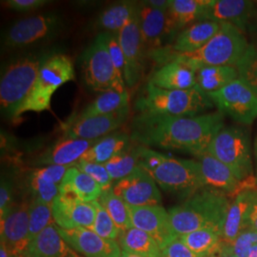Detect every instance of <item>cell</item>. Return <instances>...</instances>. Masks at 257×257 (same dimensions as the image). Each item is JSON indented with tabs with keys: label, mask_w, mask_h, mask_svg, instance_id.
Returning a JSON list of instances; mask_svg holds the SVG:
<instances>
[{
	"label": "cell",
	"mask_w": 257,
	"mask_h": 257,
	"mask_svg": "<svg viewBox=\"0 0 257 257\" xmlns=\"http://www.w3.org/2000/svg\"><path fill=\"white\" fill-rule=\"evenodd\" d=\"M249 134L241 127H223L212 138L207 152L228 166L241 182H257Z\"/></svg>",
	"instance_id": "cell-6"
},
{
	"label": "cell",
	"mask_w": 257,
	"mask_h": 257,
	"mask_svg": "<svg viewBox=\"0 0 257 257\" xmlns=\"http://www.w3.org/2000/svg\"><path fill=\"white\" fill-rule=\"evenodd\" d=\"M29 207L30 204L14 205L9 213L1 220V243L15 255H24L30 245L29 239Z\"/></svg>",
	"instance_id": "cell-19"
},
{
	"label": "cell",
	"mask_w": 257,
	"mask_h": 257,
	"mask_svg": "<svg viewBox=\"0 0 257 257\" xmlns=\"http://www.w3.org/2000/svg\"><path fill=\"white\" fill-rule=\"evenodd\" d=\"M168 11L154 9L144 2L139 4L138 19L145 48L156 51L167 36L176 31Z\"/></svg>",
	"instance_id": "cell-20"
},
{
	"label": "cell",
	"mask_w": 257,
	"mask_h": 257,
	"mask_svg": "<svg viewBox=\"0 0 257 257\" xmlns=\"http://www.w3.org/2000/svg\"><path fill=\"white\" fill-rule=\"evenodd\" d=\"M197 87L207 94L217 92L230 83L238 79L235 66H209L195 72Z\"/></svg>",
	"instance_id": "cell-29"
},
{
	"label": "cell",
	"mask_w": 257,
	"mask_h": 257,
	"mask_svg": "<svg viewBox=\"0 0 257 257\" xmlns=\"http://www.w3.org/2000/svg\"><path fill=\"white\" fill-rule=\"evenodd\" d=\"M248 257H257V245H253V247L250 249V252L248 254Z\"/></svg>",
	"instance_id": "cell-53"
},
{
	"label": "cell",
	"mask_w": 257,
	"mask_h": 257,
	"mask_svg": "<svg viewBox=\"0 0 257 257\" xmlns=\"http://www.w3.org/2000/svg\"><path fill=\"white\" fill-rule=\"evenodd\" d=\"M130 107L110 114L88 118H74L64 126V138L96 140L121 127L127 120Z\"/></svg>",
	"instance_id": "cell-17"
},
{
	"label": "cell",
	"mask_w": 257,
	"mask_h": 257,
	"mask_svg": "<svg viewBox=\"0 0 257 257\" xmlns=\"http://www.w3.org/2000/svg\"><path fill=\"white\" fill-rule=\"evenodd\" d=\"M157 186L154 178L138 166L132 174L116 181L112 190L128 206H156L162 200Z\"/></svg>",
	"instance_id": "cell-11"
},
{
	"label": "cell",
	"mask_w": 257,
	"mask_h": 257,
	"mask_svg": "<svg viewBox=\"0 0 257 257\" xmlns=\"http://www.w3.org/2000/svg\"><path fill=\"white\" fill-rule=\"evenodd\" d=\"M74 166L78 168L80 171H82L83 173H85L86 175H89L101 187L103 191L111 188L112 179L110 178L106 167L103 164L88 162L80 159Z\"/></svg>",
	"instance_id": "cell-41"
},
{
	"label": "cell",
	"mask_w": 257,
	"mask_h": 257,
	"mask_svg": "<svg viewBox=\"0 0 257 257\" xmlns=\"http://www.w3.org/2000/svg\"><path fill=\"white\" fill-rule=\"evenodd\" d=\"M98 202L110 214L111 219L115 223L121 233L133 228L128 205L114 193L112 187L102 192L100 197L98 198Z\"/></svg>",
	"instance_id": "cell-35"
},
{
	"label": "cell",
	"mask_w": 257,
	"mask_h": 257,
	"mask_svg": "<svg viewBox=\"0 0 257 257\" xmlns=\"http://www.w3.org/2000/svg\"><path fill=\"white\" fill-rule=\"evenodd\" d=\"M118 40L125 57L124 79L128 87L139 81L144 67L145 45L140 31L138 14L118 32Z\"/></svg>",
	"instance_id": "cell-14"
},
{
	"label": "cell",
	"mask_w": 257,
	"mask_h": 257,
	"mask_svg": "<svg viewBox=\"0 0 257 257\" xmlns=\"http://www.w3.org/2000/svg\"><path fill=\"white\" fill-rule=\"evenodd\" d=\"M256 245H257V242H256Z\"/></svg>",
	"instance_id": "cell-56"
},
{
	"label": "cell",
	"mask_w": 257,
	"mask_h": 257,
	"mask_svg": "<svg viewBox=\"0 0 257 257\" xmlns=\"http://www.w3.org/2000/svg\"><path fill=\"white\" fill-rule=\"evenodd\" d=\"M208 95L220 112L239 124L250 125L257 118V93L240 78Z\"/></svg>",
	"instance_id": "cell-10"
},
{
	"label": "cell",
	"mask_w": 257,
	"mask_h": 257,
	"mask_svg": "<svg viewBox=\"0 0 257 257\" xmlns=\"http://www.w3.org/2000/svg\"><path fill=\"white\" fill-rule=\"evenodd\" d=\"M92 205L95 208L96 214L93 225L90 230L94 231L96 234L103 238L116 240L119 239L121 231L115 225V223L111 219L110 214L102 207L98 200L93 201Z\"/></svg>",
	"instance_id": "cell-39"
},
{
	"label": "cell",
	"mask_w": 257,
	"mask_h": 257,
	"mask_svg": "<svg viewBox=\"0 0 257 257\" xmlns=\"http://www.w3.org/2000/svg\"><path fill=\"white\" fill-rule=\"evenodd\" d=\"M30 189L33 193V199H38L48 204H53L55 197L59 194V185L49 183L31 175Z\"/></svg>",
	"instance_id": "cell-42"
},
{
	"label": "cell",
	"mask_w": 257,
	"mask_h": 257,
	"mask_svg": "<svg viewBox=\"0 0 257 257\" xmlns=\"http://www.w3.org/2000/svg\"><path fill=\"white\" fill-rule=\"evenodd\" d=\"M247 229H250L257 232V190L248 211Z\"/></svg>",
	"instance_id": "cell-48"
},
{
	"label": "cell",
	"mask_w": 257,
	"mask_h": 257,
	"mask_svg": "<svg viewBox=\"0 0 257 257\" xmlns=\"http://www.w3.org/2000/svg\"><path fill=\"white\" fill-rule=\"evenodd\" d=\"M248 40L243 31L230 23H221L220 30L211 40L197 51L188 54H171L168 62L177 60L194 72L209 66H235L248 49Z\"/></svg>",
	"instance_id": "cell-4"
},
{
	"label": "cell",
	"mask_w": 257,
	"mask_h": 257,
	"mask_svg": "<svg viewBox=\"0 0 257 257\" xmlns=\"http://www.w3.org/2000/svg\"><path fill=\"white\" fill-rule=\"evenodd\" d=\"M253 155H254V161H255V178L257 180V136L254 140V143H253Z\"/></svg>",
	"instance_id": "cell-51"
},
{
	"label": "cell",
	"mask_w": 257,
	"mask_h": 257,
	"mask_svg": "<svg viewBox=\"0 0 257 257\" xmlns=\"http://www.w3.org/2000/svg\"><path fill=\"white\" fill-rule=\"evenodd\" d=\"M220 28L221 23L219 22L211 20L197 21L177 35L175 43L171 48V52L164 53L159 50H156L153 51L154 57L156 59L158 57L171 54L193 53L206 45L217 34Z\"/></svg>",
	"instance_id": "cell-21"
},
{
	"label": "cell",
	"mask_w": 257,
	"mask_h": 257,
	"mask_svg": "<svg viewBox=\"0 0 257 257\" xmlns=\"http://www.w3.org/2000/svg\"><path fill=\"white\" fill-rule=\"evenodd\" d=\"M107 47H108V52H109L110 59L114 65L116 71L121 75L124 76L125 57H124L122 48L120 46L118 37L112 36V35H107Z\"/></svg>",
	"instance_id": "cell-44"
},
{
	"label": "cell",
	"mask_w": 257,
	"mask_h": 257,
	"mask_svg": "<svg viewBox=\"0 0 257 257\" xmlns=\"http://www.w3.org/2000/svg\"><path fill=\"white\" fill-rule=\"evenodd\" d=\"M59 233L69 247L83 257H120L122 249L116 240L103 238L86 228L66 230Z\"/></svg>",
	"instance_id": "cell-18"
},
{
	"label": "cell",
	"mask_w": 257,
	"mask_h": 257,
	"mask_svg": "<svg viewBox=\"0 0 257 257\" xmlns=\"http://www.w3.org/2000/svg\"><path fill=\"white\" fill-rule=\"evenodd\" d=\"M138 166L168 193L188 198L205 188L196 160L175 158L139 146Z\"/></svg>",
	"instance_id": "cell-3"
},
{
	"label": "cell",
	"mask_w": 257,
	"mask_h": 257,
	"mask_svg": "<svg viewBox=\"0 0 257 257\" xmlns=\"http://www.w3.org/2000/svg\"><path fill=\"white\" fill-rule=\"evenodd\" d=\"M96 140L62 138L54 146L37 156L35 164L37 166L74 167Z\"/></svg>",
	"instance_id": "cell-23"
},
{
	"label": "cell",
	"mask_w": 257,
	"mask_h": 257,
	"mask_svg": "<svg viewBox=\"0 0 257 257\" xmlns=\"http://www.w3.org/2000/svg\"><path fill=\"white\" fill-rule=\"evenodd\" d=\"M53 218L62 230L91 229L96 211L92 203L84 202L74 196L58 194L52 204Z\"/></svg>",
	"instance_id": "cell-16"
},
{
	"label": "cell",
	"mask_w": 257,
	"mask_h": 257,
	"mask_svg": "<svg viewBox=\"0 0 257 257\" xmlns=\"http://www.w3.org/2000/svg\"><path fill=\"white\" fill-rule=\"evenodd\" d=\"M212 0H171L168 11L175 29H181L194 21L202 20Z\"/></svg>",
	"instance_id": "cell-31"
},
{
	"label": "cell",
	"mask_w": 257,
	"mask_h": 257,
	"mask_svg": "<svg viewBox=\"0 0 257 257\" xmlns=\"http://www.w3.org/2000/svg\"><path fill=\"white\" fill-rule=\"evenodd\" d=\"M228 195L204 188L170 209L169 214L177 236L195 230L211 229L223 236V227L230 207ZM223 238V237H222Z\"/></svg>",
	"instance_id": "cell-2"
},
{
	"label": "cell",
	"mask_w": 257,
	"mask_h": 257,
	"mask_svg": "<svg viewBox=\"0 0 257 257\" xmlns=\"http://www.w3.org/2000/svg\"><path fill=\"white\" fill-rule=\"evenodd\" d=\"M235 68L239 78L244 80L257 93V46L249 44Z\"/></svg>",
	"instance_id": "cell-38"
},
{
	"label": "cell",
	"mask_w": 257,
	"mask_h": 257,
	"mask_svg": "<svg viewBox=\"0 0 257 257\" xmlns=\"http://www.w3.org/2000/svg\"><path fill=\"white\" fill-rule=\"evenodd\" d=\"M219 110L196 116H168L139 113L133 121L132 138L143 146L172 149L194 156L207 152L214 136L223 128Z\"/></svg>",
	"instance_id": "cell-1"
},
{
	"label": "cell",
	"mask_w": 257,
	"mask_h": 257,
	"mask_svg": "<svg viewBox=\"0 0 257 257\" xmlns=\"http://www.w3.org/2000/svg\"><path fill=\"white\" fill-rule=\"evenodd\" d=\"M130 107V95L128 91L125 92H101L93 101L74 118H88L110 114Z\"/></svg>",
	"instance_id": "cell-32"
},
{
	"label": "cell",
	"mask_w": 257,
	"mask_h": 257,
	"mask_svg": "<svg viewBox=\"0 0 257 257\" xmlns=\"http://www.w3.org/2000/svg\"><path fill=\"white\" fill-rule=\"evenodd\" d=\"M14 257H23L22 255H15Z\"/></svg>",
	"instance_id": "cell-55"
},
{
	"label": "cell",
	"mask_w": 257,
	"mask_h": 257,
	"mask_svg": "<svg viewBox=\"0 0 257 257\" xmlns=\"http://www.w3.org/2000/svg\"><path fill=\"white\" fill-rule=\"evenodd\" d=\"M143 2L154 9L165 12L170 9L171 6V0H148Z\"/></svg>",
	"instance_id": "cell-49"
},
{
	"label": "cell",
	"mask_w": 257,
	"mask_h": 257,
	"mask_svg": "<svg viewBox=\"0 0 257 257\" xmlns=\"http://www.w3.org/2000/svg\"><path fill=\"white\" fill-rule=\"evenodd\" d=\"M71 167L67 166H46L33 171L32 175L38 179L46 181L49 183L60 185L62 182L68 169Z\"/></svg>",
	"instance_id": "cell-43"
},
{
	"label": "cell",
	"mask_w": 257,
	"mask_h": 257,
	"mask_svg": "<svg viewBox=\"0 0 257 257\" xmlns=\"http://www.w3.org/2000/svg\"><path fill=\"white\" fill-rule=\"evenodd\" d=\"M49 3L47 0H8L4 4L10 9L19 12H28L32 10L38 9Z\"/></svg>",
	"instance_id": "cell-47"
},
{
	"label": "cell",
	"mask_w": 257,
	"mask_h": 257,
	"mask_svg": "<svg viewBox=\"0 0 257 257\" xmlns=\"http://www.w3.org/2000/svg\"><path fill=\"white\" fill-rule=\"evenodd\" d=\"M213 103L197 86L189 90H165L148 83L136 107L140 113L168 116H196L212 108Z\"/></svg>",
	"instance_id": "cell-5"
},
{
	"label": "cell",
	"mask_w": 257,
	"mask_h": 257,
	"mask_svg": "<svg viewBox=\"0 0 257 257\" xmlns=\"http://www.w3.org/2000/svg\"><path fill=\"white\" fill-rule=\"evenodd\" d=\"M254 3L247 0H212L202 20L230 23L245 31L252 18Z\"/></svg>",
	"instance_id": "cell-22"
},
{
	"label": "cell",
	"mask_w": 257,
	"mask_h": 257,
	"mask_svg": "<svg viewBox=\"0 0 257 257\" xmlns=\"http://www.w3.org/2000/svg\"><path fill=\"white\" fill-rule=\"evenodd\" d=\"M179 237L194 253L204 257L216 256L223 243L220 234L211 229L195 230Z\"/></svg>",
	"instance_id": "cell-33"
},
{
	"label": "cell",
	"mask_w": 257,
	"mask_h": 257,
	"mask_svg": "<svg viewBox=\"0 0 257 257\" xmlns=\"http://www.w3.org/2000/svg\"><path fill=\"white\" fill-rule=\"evenodd\" d=\"M103 190L98 184L75 166L68 169L59 185L60 194L74 196L84 202L98 200Z\"/></svg>",
	"instance_id": "cell-27"
},
{
	"label": "cell",
	"mask_w": 257,
	"mask_h": 257,
	"mask_svg": "<svg viewBox=\"0 0 257 257\" xmlns=\"http://www.w3.org/2000/svg\"><path fill=\"white\" fill-rule=\"evenodd\" d=\"M257 242V232L250 229L242 230L231 242L223 240L220 250L227 251L238 257H248L250 249Z\"/></svg>",
	"instance_id": "cell-40"
},
{
	"label": "cell",
	"mask_w": 257,
	"mask_h": 257,
	"mask_svg": "<svg viewBox=\"0 0 257 257\" xmlns=\"http://www.w3.org/2000/svg\"><path fill=\"white\" fill-rule=\"evenodd\" d=\"M75 77L72 59L65 55H52L41 66L35 86L20 107L16 118L27 111L41 112L51 110V101L55 91Z\"/></svg>",
	"instance_id": "cell-8"
},
{
	"label": "cell",
	"mask_w": 257,
	"mask_h": 257,
	"mask_svg": "<svg viewBox=\"0 0 257 257\" xmlns=\"http://www.w3.org/2000/svg\"><path fill=\"white\" fill-rule=\"evenodd\" d=\"M13 188L7 180L2 179L0 186V218H4L13 208Z\"/></svg>",
	"instance_id": "cell-46"
},
{
	"label": "cell",
	"mask_w": 257,
	"mask_h": 257,
	"mask_svg": "<svg viewBox=\"0 0 257 257\" xmlns=\"http://www.w3.org/2000/svg\"><path fill=\"white\" fill-rule=\"evenodd\" d=\"M130 147V138L124 133L112 134L99 138L82 156V160L105 164L112 157Z\"/></svg>",
	"instance_id": "cell-28"
},
{
	"label": "cell",
	"mask_w": 257,
	"mask_h": 257,
	"mask_svg": "<svg viewBox=\"0 0 257 257\" xmlns=\"http://www.w3.org/2000/svg\"><path fill=\"white\" fill-rule=\"evenodd\" d=\"M122 251L139 256L161 257V248L149 233L138 228H131L120 234Z\"/></svg>",
	"instance_id": "cell-30"
},
{
	"label": "cell",
	"mask_w": 257,
	"mask_h": 257,
	"mask_svg": "<svg viewBox=\"0 0 257 257\" xmlns=\"http://www.w3.org/2000/svg\"><path fill=\"white\" fill-rule=\"evenodd\" d=\"M139 147H130L112 157L104 166L106 167L110 178L115 181L132 174L138 166Z\"/></svg>",
	"instance_id": "cell-36"
},
{
	"label": "cell",
	"mask_w": 257,
	"mask_h": 257,
	"mask_svg": "<svg viewBox=\"0 0 257 257\" xmlns=\"http://www.w3.org/2000/svg\"><path fill=\"white\" fill-rule=\"evenodd\" d=\"M0 257H14V255L3 244H0Z\"/></svg>",
	"instance_id": "cell-50"
},
{
	"label": "cell",
	"mask_w": 257,
	"mask_h": 257,
	"mask_svg": "<svg viewBox=\"0 0 257 257\" xmlns=\"http://www.w3.org/2000/svg\"><path fill=\"white\" fill-rule=\"evenodd\" d=\"M133 227L149 233L163 248L177 237L173 229L169 211L160 206H128Z\"/></svg>",
	"instance_id": "cell-15"
},
{
	"label": "cell",
	"mask_w": 257,
	"mask_h": 257,
	"mask_svg": "<svg viewBox=\"0 0 257 257\" xmlns=\"http://www.w3.org/2000/svg\"><path fill=\"white\" fill-rule=\"evenodd\" d=\"M215 257H238L236 256V255H234V254H232V253H230V252H227V251H223V250H219V252H218V254L216 255Z\"/></svg>",
	"instance_id": "cell-52"
},
{
	"label": "cell",
	"mask_w": 257,
	"mask_h": 257,
	"mask_svg": "<svg viewBox=\"0 0 257 257\" xmlns=\"http://www.w3.org/2000/svg\"><path fill=\"white\" fill-rule=\"evenodd\" d=\"M138 10L139 5L133 2H123L111 5L100 14L97 20L98 26L108 31L118 33L138 15Z\"/></svg>",
	"instance_id": "cell-34"
},
{
	"label": "cell",
	"mask_w": 257,
	"mask_h": 257,
	"mask_svg": "<svg viewBox=\"0 0 257 257\" xmlns=\"http://www.w3.org/2000/svg\"><path fill=\"white\" fill-rule=\"evenodd\" d=\"M84 80L95 92H127L124 76L116 71L110 59L107 35L100 34L82 57Z\"/></svg>",
	"instance_id": "cell-9"
},
{
	"label": "cell",
	"mask_w": 257,
	"mask_h": 257,
	"mask_svg": "<svg viewBox=\"0 0 257 257\" xmlns=\"http://www.w3.org/2000/svg\"><path fill=\"white\" fill-rule=\"evenodd\" d=\"M205 188L217 191L226 195L235 196L246 189H254L257 182H241L228 166L205 152L195 156Z\"/></svg>",
	"instance_id": "cell-13"
},
{
	"label": "cell",
	"mask_w": 257,
	"mask_h": 257,
	"mask_svg": "<svg viewBox=\"0 0 257 257\" xmlns=\"http://www.w3.org/2000/svg\"><path fill=\"white\" fill-rule=\"evenodd\" d=\"M256 190V188L246 189L233 196L223 227L224 241L231 242L242 230L247 229L248 211Z\"/></svg>",
	"instance_id": "cell-26"
},
{
	"label": "cell",
	"mask_w": 257,
	"mask_h": 257,
	"mask_svg": "<svg viewBox=\"0 0 257 257\" xmlns=\"http://www.w3.org/2000/svg\"><path fill=\"white\" fill-rule=\"evenodd\" d=\"M44 61L37 55L19 57L6 68L0 81L2 111L16 118L20 107L32 92Z\"/></svg>",
	"instance_id": "cell-7"
},
{
	"label": "cell",
	"mask_w": 257,
	"mask_h": 257,
	"mask_svg": "<svg viewBox=\"0 0 257 257\" xmlns=\"http://www.w3.org/2000/svg\"><path fill=\"white\" fill-rule=\"evenodd\" d=\"M161 257H204L194 253L188 248L179 236L173 239L161 248Z\"/></svg>",
	"instance_id": "cell-45"
},
{
	"label": "cell",
	"mask_w": 257,
	"mask_h": 257,
	"mask_svg": "<svg viewBox=\"0 0 257 257\" xmlns=\"http://www.w3.org/2000/svg\"><path fill=\"white\" fill-rule=\"evenodd\" d=\"M120 257H145V256H139V255H136V254H131V253H127V252H124L122 251V254Z\"/></svg>",
	"instance_id": "cell-54"
},
{
	"label": "cell",
	"mask_w": 257,
	"mask_h": 257,
	"mask_svg": "<svg viewBox=\"0 0 257 257\" xmlns=\"http://www.w3.org/2000/svg\"><path fill=\"white\" fill-rule=\"evenodd\" d=\"M52 204L33 199L29 207V239L30 242L54 223Z\"/></svg>",
	"instance_id": "cell-37"
},
{
	"label": "cell",
	"mask_w": 257,
	"mask_h": 257,
	"mask_svg": "<svg viewBox=\"0 0 257 257\" xmlns=\"http://www.w3.org/2000/svg\"><path fill=\"white\" fill-rule=\"evenodd\" d=\"M149 83L165 90H189L197 86L195 72L177 60L166 62L153 74Z\"/></svg>",
	"instance_id": "cell-24"
},
{
	"label": "cell",
	"mask_w": 257,
	"mask_h": 257,
	"mask_svg": "<svg viewBox=\"0 0 257 257\" xmlns=\"http://www.w3.org/2000/svg\"><path fill=\"white\" fill-rule=\"evenodd\" d=\"M75 254L61 237L54 222L31 241L23 257H74Z\"/></svg>",
	"instance_id": "cell-25"
},
{
	"label": "cell",
	"mask_w": 257,
	"mask_h": 257,
	"mask_svg": "<svg viewBox=\"0 0 257 257\" xmlns=\"http://www.w3.org/2000/svg\"><path fill=\"white\" fill-rule=\"evenodd\" d=\"M60 22L59 16L55 13L20 19L6 33L4 44L8 48L29 46L54 35Z\"/></svg>",
	"instance_id": "cell-12"
}]
</instances>
